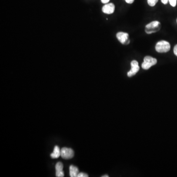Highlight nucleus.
<instances>
[{"label":"nucleus","mask_w":177,"mask_h":177,"mask_svg":"<svg viewBox=\"0 0 177 177\" xmlns=\"http://www.w3.org/2000/svg\"><path fill=\"white\" fill-rule=\"evenodd\" d=\"M161 28V24L158 21H153L145 26V31L147 34H151L159 31Z\"/></svg>","instance_id":"1"},{"label":"nucleus","mask_w":177,"mask_h":177,"mask_svg":"<svg viewBox=\"0 0 177 177\" xmlns=\"http://www.w3.org/2000/svg\"><path fill=\"white\" fill-rule=\"evenodd\" d=\"M171 46L168 42L165 40H161L156 44V50L158 53H166L170 50Z\"/></svg>","instance_id":"2"},{"label":"nucleus","mask_w":177,"mask_h":177,"mask_svg":"<svg viewBox=\"0 0 177 177\" xmlns=\"http://www.w3.org/2000/svg\"><path fill=\"white\" fill-rule=\"evenodd\" d=\"M157 63V59L153 57L147 56L144 58V62L142 64V68L144 70H149L151 67Z\"/></svg>","instance_id":"3"},{"label":"nucleus","mask_w":177,"mask_h":177,"mask_svg":"<svg viewBox=\"0 0 177 177\" xmlns=\"http://www.w3.org/2000/svg\"><path fill=\"white\" fill-rule=\"evenodd\" d=\"M74 153L72 149L64 147L61 150V156L65 159H70L73 157Z\"/></svg>","instance_id":"4"},{"label":"nucleus","mask_w":177,"mask_h":177,"mask_svg":"<svg viewBox=\"0 0 177 177\" xmlns=\"http://www.w3.org/2000/svg\"><path fill=\"white\" fill-rule=\"evenodd\" d=\"M116 37L118 40L123 45H127L130 43L129 39V35L125 32H119L116 35Z\"/></svg>","instance_id":"5"},{"label":"nucleus","mask_w":177,"mask_h":177,"mask_svg":"<svg viewBox=\"0 0 177 177\" xmlns=\"http://www.w3.org/2000/svg\"><path fill=\"white\" fill-rule=\"evenodd\" d=\"M131 70L128 72V76L129 77L135 75L140 69L138 62L136 60H133L131 62Z\"/></svg>","instance_id":"6"},{"label":"nucleus","mask_w":177,"mask_h":177,"mask_svg":"<svg viewBox=\"0 0 177 177\" xmlns=\"http://www.w3.org/2000/svg\"><path fill=\"white\" fill-rule=\"evenodd\" d=\"M115 9V5L112 3H109L105 4L102 7V11L105 14H111L113 13Z\"/></svg>","instance_id":"7"},{"label":"nucleus","mask_w":177,"mask_h":177,"mask_svg":"<svg viewBox=\"0 0 177 177\" xmlns=\"http://www.w3.org/2000/svg\"><path fill=\"white\" fill-rule=\"evenodd\" d=\"M63 167L64 166L62 163L61 162H58L56 165V177H64V172L63 171Z\"/></svg>","instance_id":"8"},{"label":"nucleus","mask_w":177,"mask_h":177,"mask_svg":"<svg viewBox=\"0 0 177 177\" xmlns=\"http://www.w3.org/2000/svg\"><path fill=\"white\" fill-rule=\"evenodd\" d=\"M79 172L78 168L71 165L70 167V175L71 177H77Z\"/></svg>","instance_id":"9"},{"label":"nucleus","mask_w":177,"mask_h":177,"mask_svg":"<svg viewBox=\"0 0 177 177\" xmlns=\"http://www.w3.org/2000/svg\"><path fill=\"white\" fill-rule=\"evenodd\" d=\"M52 159H58L59 156H61V150L58 146H56L54 147V151L52 153L50 154Z\"/></svg>","instance_id":"10"},{"label":"nucleus","mask_w":177,"mask_h":177,"mask_svg":"<svg viewBox=\"0 0 177 177\" xmlns=\"http://www.w3.org/2000/svg\"><path fill=\"white\" fill-rule=\"evenodd\" d=\"M159 0H147L148 4L151 7H154Z\"/></svg>","instance_id":"11"},{"label":"nucleus","mask_w":177,"mask_h":177,"mask_svg":"<svg viewBox=\"0 0 177 177\" xmlns=\"http://www.w3.org/2000/svg\"><path fill=\"white\" fill-rule=\"evenodd\" d=\"M169 2L172 7H175L177 5V0H169Z\"/></svg>","instance_id":"12"},{"label":"nucleus","mask_w":177,"mask_h":177,"mask_svg":"<svg viewBox=\"0 0 177 177\" xmlns=\"http://www.w3.org/2000/svg\"><path fill=\"white\" fill-rule=\"evenodd\" d=\"M89 177L88 174H87L86 173H83V172H81V173H78V175H77V177Z\"/></svg>","instance_id":"13"},{"label":"nucleus","mask_w":177,"mask_h":177,"mask_svg":"<svg viewBox=\"0 0 177 177\" xmlns=\"http://www.w3.org/2000/svg\"><path fill=\"white\" fill-rule=\"evenodd\" d=\"M174 54L177 57V44L175 46L174 48Z\"/></svg>","instance_id":"14"},{"label":"nucleus","mask_w":177,"mask_h":177,"mask_svg":"<svg viewBox=\"0 0 177 177\" xmlns=\"http://www.w3.org/2000/svg\"><path fill=\"white\" fill-rule=\"evenodd\" d=\"M125 1H126V3L129 4H131L134 2V0H125Z\"/></svg>","instance_id":"15"},{"label":"nucleus","mask_w":177,"mask_h":177,"mask_svg":"<svg viewBox=\"0 0 177 177\" xmlns=\"http://www.w3.org/2000/svg\"><path fill=\"white\" fill-rule=\"evenodd\" d=\"M101 1L102 2L103 4H107L109 3V1H110V0H101Z\"/></svg>","instance_id":"16"},{"label":"nucleus","mask_w":177,"mask_h":177,"mask_svg":"<svg viewBox=\"0 0 177 177\" xmlns=\"http://www.w3.org/2000/svg\"><path fill=\"white\" fill-rule=\"evenodd\" d=\"M162 3H163V4H167L168 2L169 1V0H161Z\"/></svg>","instance_id":"17"},{"label":"nucleus","mask_w":177,"mask_h":177,"mask_svg":"<svg viewBox=\"0 0 177 177\" xmlns=\"http://www.w3.org/2000/svg\"><path fill=\"white\" fill-rule=\"evenodd\" d=\"M109 176L108 175H104V176H102V177H108Z\"/></svg>","instance_id":"18"},{"label":"nucleus","mask_w":177,"mask_h":177,"mask_svg":"<svg viewBox=\"0 0 177 177\" xmlns=\"http://www.w3.org/2000/svg\"></svg>","instance_id":"19"}]
</instances>
